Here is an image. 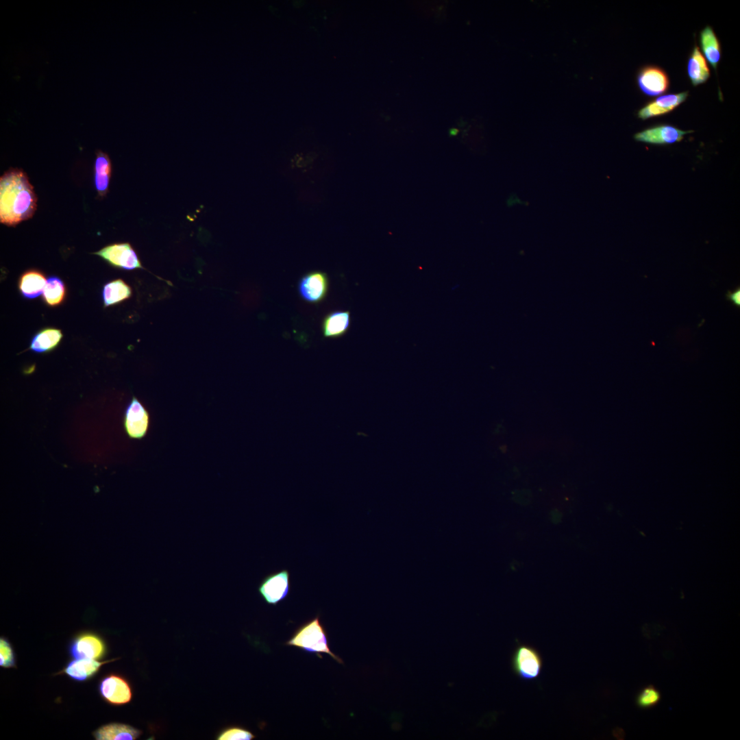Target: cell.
<instances>
[{"mask_svg":"<svg viewBox=\"0 0 740 740\" xmlns=\"http://www.w3.org/2000/svg\"><path fill=\"white\" fill-rule=\"evenodd\" d=\"M36 209V197L26 174L12 169L0 179V221L15 225L32 217Z\"/></svg>","mask_w":740,"mask_h":740,"instance_id":"1","label":"cell"},{"mask_svg":"<svg viewBox=\"0 0 740 740\" xmlns=\"http://www.w3.org/2000/svg\"><path fill=\"white\" fill-rule=\"evenodd\" d=\"M286 645L297 647L320 658H322L321 654H327L338 663H343L342 659L330 650L326 631L320 622L319 615L301 625L286 642Z\"/></svg>","mask_w":740,"mask_h":740,"instance_id":"2","label":"cell"},{"mask_svg":"<svg viewBox=\"0 0 740 740\" xmlns=\"http://www.w3.org/2000/svg\"><path fill=\"white\" fill-rule=\"evenodd\" d=\"M511 667L514 674L523 680L531 681L539 677L543 668V658L537 649L526 644L518 645L513 652Z\"/></svg>","mask_w":740,"mask_h":740,"instance_id":"3","label":"cell"},{"mask_svg":"<svg viewBox=\"0 0 740 740\" xmlns=\"http://www.w3.org/2000/svg\"><path fill=\"white\" fill-rule=\"evenodd\" d=\"M290 589V572L286 569L266 576L258 587V591L264 602L273 606L285 600Z\"/></svg>","mask_w":740,"mask_h":740,"instance_id":"4","label":"cell"},{"mask_svg":"<svg viewBox=\"0 0 740 740\" xmlns=\"http://www.w3.org/2000/svg\"><path fill=\"white\" fill-rule=\"evenodd\" d=\"M329 288L328 275L321 271H312L304 274L297 284L298 293L304 301L316 304L322 301Z\"/></svg>","mask_w":740,"mask_h":740,"instance_id":"5","label":"cell"},{"mask_svg":"<svg viewBox=\"0 0 740 740\" xmlns=\"http://www.w3.org/2000/svg\"><path fill=\"white\" fill-rule=\"evenodd\" d=\"M96 254L115 268L134 270L143 269L138 256L130 243H115L108 245Z\"/></svg>","mask_w":740,"mask_h":740,"instance_id":"6","label":"cell"},{"mask_svg":"<svg viewBox=\"0 0 740 740\" xmlns=\"http://www.w3.org/2000/svg\"><path fill=\"white\" fill-rule=\"evenodd\" d=\"M123 426L130 439H142L148 431L149 415L145 407L136 397H132L127 406L123 419Z\"/></svg>","mask_w":740,"mask_h":740,"instance_id":"7","label":"cell"},{"mask_svg":"<svg viewBox=\"0 0 740 740\" xmlns=\"http://www.w3.org/2000/svg\"><path fill=\"white\" fill-rule=\"evenodd\" d=\"M106 652L103 639L92 632H84L76 636L69 646V652L75 659L101 658Z\"/></svg>","mask_w":740,"mask_h":740,"instance_id":"8","label":"cell"},{"mask_svg":"<svg viewBox=\"0 0 740 740\" xmlns=\"http://www.w3.org/2000/svg\"><path fill=\"white\" fill-rule=\"evenodd\" d=\"M99 691L102 698L113 705L127 704L132 697L129 682L117 674H110L102 678L99 684Z\"/></svg>","mask_w":740,"mask_h":740,"instance_id":"9","label":"cell"},{"mask_svg":"<svg viewBox=\"0 0 740 740\" xmlns=\"http://www.w3.org/2000/svg\"><path fill=\"white\" fill-rule=\"evenodd\" d=\"M637 82L640 90L649 97L663 94L669 86L667 73L656 66L650 65L642 68L637 74Z\"/></svg>","mask_w":740,"mask_h":740,"instance_id":"10","label":"cell"},{"mask_svg":"<svg viewBox=\"0 0 740 740\" xmlns=\"http://www.w3.org/2000/svg\"><path fill=\"white\" fill-rule=\"evenodd\" d=\"M692 130H682L667 124H661L647 128L634 134L635 140L653 145H667L681 141L684 136Z\"/></svg>","mask_w":740,"mask_h":740,"instance_id":"11","label":"cell"},{"mask_svg":"<svg viewBox=\"0 0 740 740\" xmlns=\"http://www.w3.org/2000/svg\"><path fill=\"white\" fill-rule=\"evenodd\" d=\"M688 95L689 92L684 91L660 96L643 106L638 111L637 116L641 120H646L667 114L682 103Z\"/></svg>","mask_w":740,"mask_h":740,"instance_id":"12","label":"cell"},{"mask_svg":"<svg viewBox=\"0 0 740 740\" xmlns=\"http://www.w3.org/2000/svg\"><path fill=\"white\" fill-rule=\"evenodd\" d=\"M350 312L348 310H334L328 313L321 323L322 333L325 338H338L344 335L349 328Z\"/></svg>","mask_w":740,"mask_h":740,"instance_id":"13","label":"cell"},{"mask_svg":"<svg viewBox=\"0 0 740 740\" xmlns=\"http://www.w3.org/2000/svg\"><path fill=\"white\" fill-rule=\"evenodd\" d=\"M113 660L100 662L96 659L79 658L69 662L62 670L73 680L82 682L95 676L101 665Z\"/></svg>","mask_w":740,"mask_h":740,"instance_id":"14","label":"cell"},{"mask_svg":"<svg viewBox=\"0 0 740 740\" xmlns=\"http://www.w3.org/2000/svg\"><path fill=\"white\" fill-rule=\"evenodd\" d=\"M687 71L689 79L694 86L705 83L711 76L706 60L696 45L689 57Z\"/></svg>","mask_w":740,"mask_h":740,"instance_id":"15","label":"cell"},{"mask_svg":"<svg viewBox=\"0 0 740 740\" xmlns=\"http://www.w3.org/2000/svg\"><path fill=\"white\" fill-rule=\"evenodd\" d=\"M140 734V730L130 725L111 723L99 728L93 736L97 740H134Z\"/></svg>","mask_w":740,"mask_h":740,"instance_id":"16","label":"cell"},{"mask_svg":"<svg viewBox=\"0 0 740 740\" xmlns=\"http://www.w3.org/2000/svg\"><path fill=\"white\" fill-rule=\"evenodd\" d=\"M46 282V278L42 273L37 270H29L19 278L18 289L24 298L32 299L42 294Z\"/></svg>","mask_w":740,"mask_h":740,"instance_id":"17","label":"cell"},{"mask_svg":"<svg viewBox=\"0 0 740 740\" xmlns=\"http://www.w3.org/2000/svg\"><path fill=\"white\" fill-rule=\"evenodd\" d=\"M700 45L706 60L716 70L722 56L721 45L711 26H706L700 32Z\"/></svg>","mask_w":740,"mask_h":740,"instance_id":"18","label":"cell"},{"mask_svg":"<svg viewBox=\"0 0 740 740\" xmlns=\"http://www.w3.org/2000/svg\"><path fill=\"white\" fill-rule=\"evenodd\" d=\"M62 336V333L59 329L44 328L33 336L29 349L37 354L47 353L58 347Z\"/></svg>","mask_w":740,"mask_h":740,"instance_id":"19","label":"cell"},{"mask_svg":"<svg viewBox=\"0 0 740 740\" xmlns=\"http://www.w3.org/2000/svg\"><path fill=\"white\" fill-rule=\"evenodd\" d=\"M131 287L121 279H116L106 283L102 289V299L104 307L119 304L132 295Z\"/></svg>","mask_w":740,"mask_h":740,"instance_id":"20","label":"cell"},{"mask_svg":"<svg viewBox=\"0 0 740 740\" xmlns=\"http://www.w3.org/2000/svg\"><path fill=\"white\" fill-rule=\"evenodd\" d=\"M111 173V162L108 156L98 151L95 162V184L101 196L107 193Z\"/></svg>","mask_w":740,"mask_h":740,"instance_id":"21","label":"cell"},{"mask_svg":"<svg viewBox=\"0 0 740 740\" xmlns=\"http://www.w3.org/2000/svg\"><path fill=\"white\" fill-rule=\"evenodd\" d=\"M42 295L43 301L48 306L55 307L60 305L66 296L64 283L58 276L49 277Z\"/></svg>","mask_w":740,"mask_h":740,"instance_id":"22","label":"cell"},{"mask_svg":"<svg viewBox=\"0 0 740 740\" xmlns=\"http://www.w3.org/2000/svg\"><path fill=\"white\" fill-rule=\"evenodd\" d=\"M661 698L658 690L652 685H648L639 691L636 698V703L641 708H649L656 705L660 702Z\"/></svg>","mask_w":740,"mask_h":740,"instance_id":"23","label":"cell"},{"mask_svg":"<svg viewBox=\"0 0 740 740\" xmlns=\"http://www.w3.org/2000/svg\"><path fill=\"white\" fill-rule=\"evenodd\" d=\"M255 736L249 730L238 727L232 726L225 729L218 736V740H251Z\"/></svg>","mask_w":740,"mask_h":740,"instance_id":"24","label":"cell"},{"mask_svg":"<svg viewBox=\"0 0 740 740\" xmlns=\"http://www.w3.org/2000/svg\"><path fill=\"white\" fill-rule=\"evenodd\" d=\"M0 665L3 667H15V658L13 649L5 638L0 639Z\"/></svg>","mask_w":740,"mask_h":740,"instance_id":"25","label":"cell"},{"mask_svg":"<svg viewBox=\"0 0 740 740\" xmlns=\"http://www.w3.org/2000/svg\"><path fill=\"white\" fill-rule=\"evenodd\" d=\"M726 297H727L728 299L730 300V301H732L735 305H736L737 306H740V289H739V288H736L735 290H734L732 291H728L727 295H726Z\"/></svg>","mask_w":740,"mask_h":740,"instance_id":"26","label":"cell"}]
</instances>
